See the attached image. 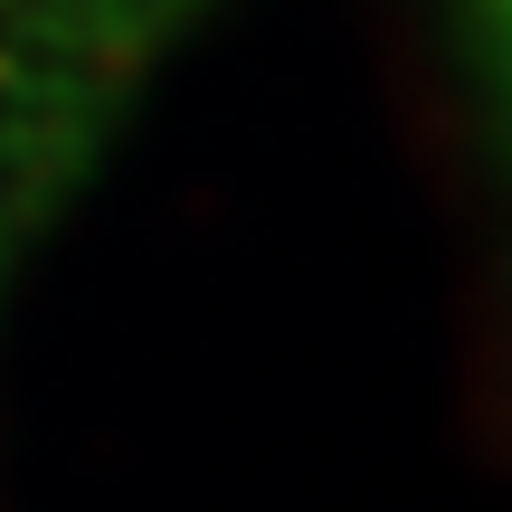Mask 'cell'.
Segmentation results:
<instances>
[{
	"instance_id": "cell-2",
	"label": "cell",
	"mask_w": 512,
	"mask_h": 512,
	"mask_svg": "<svg viewBox=\"0 0 512 512\" xmlns=\"http://www.w3.org/2000/svg\"><path fill=\"white\" fill-rule=\"evenodd\" d=\"M494 10H512V0H494Z\"/></svg>"
},
{
	"instance_id": "cell-1",
	"label": "cell",
	"mask_w": 512,
	"mask_h": 512,
	"mask_svg": "<svg viewBox=\"0 0 512 512\" xmlns=\"http://www.w3.org/2000/svg\"><path fill=\"white\" fill-rule=\"evenodd\" d=\"M48 124H57V95L19 86V76L0 67V143H29V133H48Z\"/></svg>"
}]
</instances>
